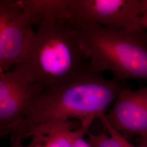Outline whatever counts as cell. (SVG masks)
<instances>
[{
	"label": "cell",
	"instance_id": "12",
	"mask_svg": "<svg viewBox=\"0 0 147 147\" xmlns=\"http://www.w3.org/2000/svg\"><path fill=\"white\" fill-rule=\"evenodd\" d=\"M84 137L77 138L74 141L71 147H93L87 140H84Z\"/></svg>",
	"mask_w": 147,
	"mask_h": 147
},
{
	"label": "cell",
	"instance_id": "8",
	"mask_svg": "<svg viewBox=\"0 0 147 147\" xmlns=\"http://www.w3.org/2000/svg\"><path fill=\"white\" fill-rule=\"evenodd\" d=\"M95 119L89 118L80 122L65 121L59 123L47 131L32 137L31 141L26 145L20 147H71L74 141L78 137L84 136Z\"/></svg>",
	"mask_w": 147,
	"mask_h": 147
},
{
	"label": "cell",
	"instance_id": "9",
	"mask_svg": "<svg viewBox=\"0 0 147 147\" xmlns=\"http://www.w3.org/2000/svg\"><path fill=\"white\" fill-rule=\"evenodd\" d=\"M31 12L35 26L44 21H66L68 0H22Z\"/></svg>",
	"mask_w": 147,
	"mask_h": 147
},
{
	"label": "cell",
	"instance_id": "11",
	"mask_svg": "<svg viewBox=\"0 0 147 147\" xmlns=\"http://www.w3.org/2000/svg\"><path fill=\"white\" fill-rule=\"evenodd\" d=\"M99 120L101 122V124L106 132L108 133L110 136L116 140L120 144L121 147H137L132 145L130 142H129L127 139L123 136L120 132L117 131L111 126L106 118V114L101 116Z\"/></svg>",
	"mask_w": 147,
	"mask_h": 147
},
{
	"label": "cell",
	"instance_id": "13",
	"mask_svg": "<svg viewBox=\"0 0 147 147\" xmlns=\"http://www.w3.org/2000/svg\"><path fill=\"white\" fill-rule=\"evenodd\" d=\"M138 147H147V135L139 137Z\"/></svg>",
	"mask_w": 147,
	"mask_h": 147
},
{
	"label": "cell",
	"instance_id": "7",
	"mask_svg": "<svg viewBox=\"0 0 147 147\" xmlns=\"http://www.w3.org/2000/svg\"><path fill=\"white\" fill-rule=\"evenodd\" d=\"M106 118L111 126L128 139L147 135V86L121 90Z\"/></svg>",
	"mask_w": 147,
	"mask_h": 147
},
{
	"label": "cell",
	"instance_id": "2",
	"mask_svg": "<svg viewBox=\"0 0 147 147\" xmlns=\"http://www.w3.org/2000/svg\"><path fill=\"white\" fill-rule=\"evenodd\" d=\"M36 26L25 52L11 70L44 90L68 82L88 70L76 28L64 21H42Z\"/></svg>",
	"mask_w": 147,
	"mask_h": 147
},
{
	"label": "cell",
	"instance_id": "1",
	"mask_svg": "<svg viewBox=\"0 0 147 147\" xmlns=\"http://www.w3.org/2000/svg\"><path fill=\"white\" fill-rule=\"evenodd\" d=\"M127 86L124 81L107 80L88 69L68 82L44 90L26 117L9 132L10 147H20L32 137L71 119L80 122L89 118L99 119Z\"/></svg>",
	"mask_w": 147,
	"mask_h": 147
},
{
	"label": "cell",
	"instance_id": "10",
	"mask_svg": "<svg viewBox=\"0 0 147 147\" xmlns=\"http://www.w3.org/2000/svg\"><path fill=\"white\" fill-rule=\"evenodd\" d=\"M87 141L93 147H121L114 138L107 135L106 132L93 134L88 132Z\"/></svg>",
	"mask_w": 147,
	"mask_h": 147
},
{
	"label": "cell",
	"instance_id": "6",
	"mask_svg": "<svg viewBox=\"0 0 147 147\" xmlns=\"http://www.w3.org/2000/svg\"><path fill=\"white\" fill-rule=\"evenodd\" d=\"M44 89L14 70L0 73V136H8L11 129L26 117Z\"/></svg>",
	"mask_w": 147,
	"mask_h": 147
},
{
	"label": "cell",
	"instance_id": "5",
	"mask_svg": "<svg viewBox=\"0 0 147 147\" xmlns=\"http://www.w3.org/2000/svg\"><path fill=\"white\" fill-rule=\"evenodd\" d=\"M22 0L0 1V73L14 68L25 52L35 29Z\"/></svg>",
	"mask_w": 147,
	"mask_h": 147
},
{
	"label": "cell",
	"instance_id": "3",
	"mask_svg": "<svg viewBox=\"0 0 147 147\" xmlns=\"http://www.w3.org/2000/svg\"><path fill=\"white\" fill-rule=\"evenodd\" d=\"M79 45L88 68L101 74L109 70L118 81H147V31L142 25L111 29L95 24L78 28Z\"/></svg>",
	"mask_w": 147,
	"mask_h": 147
},
{
	"label": "cell",
	"instance_id": "4",
	"mask_svg": "<svg viewBox=\"0 0 147 147\" xmlns=\"http://www.w3.org/2000/svg\"><path fill=\"white\" fill-rule=\"evenodd\" d=\"M144 14L143 0H68L66 21L75 28L95 24L121 29L142 25Z\"/></svg>",
	"mask_w": 147,
	"mask_h": 147
},
{
	"label": "cell",
	"instance_id": "14",
	"mask_svg": "<svg viewBox=\"0 0 147 147\" xmlns=\"http://www.w3.org/2000/svg\"><path fill=\"white\" fill-rule=\"evenodd\" d=\"M141 24L147 29V13L141 16Z\"/></svg>",
	"mask_w": 147,
	"mask_h": 147
}]
</instances>
